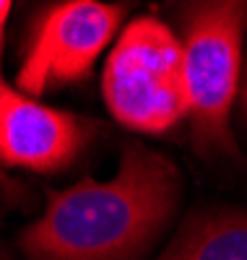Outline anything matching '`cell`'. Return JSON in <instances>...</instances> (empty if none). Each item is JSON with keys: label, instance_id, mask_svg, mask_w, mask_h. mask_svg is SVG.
I'll return each mask as SVG.
<instances>
[{"label": "cell", "instance_id": "cell-1", "mask_svg": "<svg viewBox=\"0 0 247 260\" xmlns=\"http://www.w3.org/2000/svg\"><path fill=\"white\" fill-rule=\"evenodd\" d=\"M179 198L174 164L130 143L117 175L83 177L68 190H50L44 213L18 237L32 260H136L167 224Z\"/></svg>", "mask_w": 247, "mask_h": 260}, {"label": "cell", "instance_id": "cell-2", "mask_svg": "<svg viewBox=\"0 0 247 260\" xmlns=\"http://www.w3.org/2000/svg\"><path fill=\"white\" fill-rule=\"evenodd\" d=\"M102 89L120 125L138 133H167L188 117L182 42L153 16L130 21L107 57Z\"/></svg>", "mask_w": 247, "mask_h": 260}, {"label": "cell", "instance_id": "cell-3", "mask_svg": "<svg viewBox=\"0 0 247 260\" xmlns=\"http://www.w3.org/2000/svg\"><path fill=\"white\" fill-rule=\"evenodd\" d=\"M247 3L213 0L185 11L182 52L188 78V117L193 143L203 156H237L229 130L232 102L239 89Z\"/></svg>", "mask_w": 247, "mask_h": 260}, {"label": "cell", "instance_id": "cell-4", "mask_svg": "<svg viewBox=\"0 0 247 260\" xmlns=\"http://www.w3.org/2000/svg\"><path fill=\"white\" fill-rule=\"evenodd\" d=\"M125 6L68 0L44 8L34 26L16 83L32 96L88 76L97 57L117 34Z\"/></svg>", "mask_w": 247, "mask_h": 260}, {"label": "cell", "instance_id": "cell-5", "mask_svg": "<svg viewBox=\"0 0 247 260\" xmlns=\"http://www.w3.org/2000/svg\"><path fill=\"white\" fill-rule=\"evenodd\" d=\"M97 130L94 120L52 110L0 86V161L6 167L57 175L81 156Z\"/></svg>", "mask_w": 247, "mask_h": 260}, {"label": "cell", "instance_id": "cell-6", "mask_svg": "<svg viewBox=\"0 0 247 260\" xmlns=\"http://www.w3.org/2000/svg\"><path fill=\"white\" fill-rule=\"evenodd\" d=\"M159 260H247V211L195 216Z\"/></svg>", "mask_w": 247, "mask_h": 260}, {"label": "cell", "instance_id": "cell-7", "mask_svg": "<svg viewBox=\"0 0 247 260\" xmlns=\"http://www.w3.org/2000/svg\"><path fill=\"white\" fill-rule=\"evenodd\" d=\"M8 13H11V3H8V0H0V57H3V34H6Z\"/></svg>", "mask_w": 247, "mask_h": 260}, {"label": "cell", "instance_id": "cell-8", "mask_svg": "<svg viewBox=\"0 0 247 260\" xmlns=\"http://www.w3.org/2000/svg\"><path fill=\"white\" fill-rule=\"evenodd\" d=\"M242 104H244V112H247V78L242 83Z\"/></svg>", "mask_w": 247, "mask_h": 260}, {"label": "cell", "instance_id": "cell-9", "mask_svg": "<svg viewBox=\"0 0 247 260\" xmlns=\"http://www.w3.org/2000/svg\"><path fill=\"white\" fill-rule=\"evenodd\" d=\"M0 260H11V257H6V255H0Z\"/></svg>", "mask_w": 247, "mask_h": 260}, {"label": "cell", "instance_id": "cell-10", "mask_svg": "<svg viewBox=\"0 0 247 260\" xmlns=\"http://www.w3.org/2000/svg\"><path fill=\"white\" fill-rule=\"evenodd\" d=\"M0 86H3V81H0Z\"/></svg>", "mask_w": 247, "mask_h": 260}]
</instances>
